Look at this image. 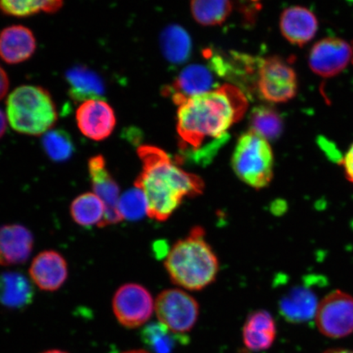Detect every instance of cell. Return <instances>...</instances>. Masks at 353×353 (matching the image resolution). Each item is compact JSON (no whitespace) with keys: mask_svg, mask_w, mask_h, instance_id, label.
Returning a JSON list of instances; mask_svg holds the SVG:
<instances>
[{"mask_svg":"<svg viewBox=\"0 0 353 353\" xmlns=\"http://www.w3.org/2000/svg\"><path fill=\"white\" fill-rule=\"evenodd\" d=\"M236 175L250 187L260 190L271 183L274 157L268 140L250 130L238 139L232 158Z\"/></svg>","mask_w":353,"mask_h":353,"instance_id":"5b68a950","label":"cell"},{"mask_svg":"<svg viewBox=\"0 0 353 353\" xmlns=\"http://www.w3.org/2000/svg\"><path fill=\"white\" fill-rule=\"evenodd\" d=\"M37 50V41L29 28L14 25L0 32V57L6 63L15 65L28 60Z\"/></svg>","mask_w":353,"mask_h":353,"instance_id":"2e32d148","label":"cell"},{"mask_svg":"<svg viewBox=\"0 0 353 353\" xmlns=\"http://www.w3.org/2000/svg\"><path fill=\"white\" fill-rule=\"evenodd\" d=\"M242 334L245 345L250 350H267L276 339V322L268 311H255L248 316Z\"/></svg>","mask_w":353,"mask_h":353,"instance_id":"d6986e66","label":"cell"},{"mask_svg":"<svg viewBox=\"0 0 353 353\" xmlns=\"http://www.w3.org/2000/svg\"><path fill=\"white\" fill-rule=\"evenodd\" d=\"M63 1H0V11L4 14L17 17H28L38 14L41 12L54 13L63 8Z\"/></svg>","mask_w":353,"mask_h":353,"instance_id":"4316f807","label":"cell"},{"mask_svg":"<svg viewBox=\"0 0 353 353\" xmlns=\"http://www.w3.org/2000/svg\"><path fill=\"white\" fill-rule=\"evenodd\" d=\"M353 59L350 43L338 38H325L312 47L308 63L312 72L330 78L343 72Z\"/></svg>","mask_w":353,"mask_h":353,"instance_id":"8fae6325","label":"cell"},{"mask_svg":"<svg viewBox=\"0 0 353 353\" xmlns=\"http://www.w3.org/2000/svg\"><path fill=\"white\" fill-rule=\"evenodd\" d=\"M7 129V119L6 114L0 109V139L6 134Z\"/></svg>","mask_w":353,"mask_h":353,"instance_id":"1f68e13d","label":"cell"},{"mask_svg":"<svg viewBox=\"0 0 353 353\" xmlns=\"http://www.w3.org/2000/svg\"><path fill=\"white\" fill-rule=\"evenodd\" d=\"M323 353H353L352 351L350 350H346V348H330V350L325 351Z\"/></svg>","mask_w":353,"mask_h":353,"instance_id":"d6a6232c","label":"cell"},{"mask_svg":"<svg viewBox=\"0 0 353 353\" xmlns=\"http://www.w3.org/2000/svg\"><path fill=\"white\" fill-rule=\"evenodd\" d=\"M232 3L229 1H192L191 10L199 24L209 26L221 25L230 15Z\"/></svg>","mask_w":353,"mask_h":353,"instance_id":"d4e9b609","label":"cell"},{"mask_svg":"<svg viewBox=\"0 0 353 353\" xmlns=\"http://www.w3.org/2000/svg\"><path fill=\"white\" fill-rule=\"evenodd\" d=\"M344 174L348 182L353 185V144L348 149L345 156H344L341 161Z\"/></svg>","mask_w":353,"mask_h":353,"instance_id":"f546056e","label":"cell"},{"mask_svg":"<svg viewBox=\"0 0 353 353\" xmlns=\"http://www.w3.org/2000/svg\"><path fill=\"white\" fill-rule=\"evenodd\" d=\"M113 312L117 320L126 328H137L147 323L154 311L151 293L143 285L128 283L114 295Z\"/></svg>","mask_w":353,"mask_h":353,"instance_id":"9c48e42d","label":"cell"},{"mask_svg":"<svg viewBox=\"0 0 353 353\" xmlns=\"http://www.w3.org/2000/svg\"><path fill=\"white\" fill-rule=\"evenodd\" d=\"M280 26L287 41L295 46H303L314 38L319 21L314 13L307 8L293 6L282 12Z\"/></svg>","mask_w":353,"mask_h":353,"instance_id":"e0dca14e","label":"cell"},{"mask_svg":"<svg viewBox=\"0 0 353 353\" xmlns=\"http://www.w3.org/2000/svg\"><path fill=\"white\" fill-rule=\"evenodd\" d=\"M119 209L123 219L137 220L147 214V202L139 188L130 190L121 196Z\"/></svg>","mask_w":353,"mask_h":353,"instance_id":"f1b7e54d","label":"cell"},{"mask_svg":"<svg viewBox=\"0 0 353 353\" xmlns=\"http://www.w3.org/2000/svg\"><path fill=\"white\" fill-rule=\"evenodd\" d=\"M42 353H68L64 351L59 350H48L43 352Z\"/></svg>","mask_w":353,"mask_h":353,"instance_id":"e575fe53","label":"cell"},{"mask_svg":"<svg viewBox=\"0 0 353 353\" xmlns=\"http://www.w3.org/2000/svg\"><path fill=\"white\" fill-rule=\"evenodd\" d=\"M33 245L32 232L21 225L0 227V265L12 266L25 263L32 254Z\"/></svg>","mask_w":353,"mask_h":353,"instance_id":"9a60e30c","label":"cell"},{"mask_svg":"<svg viewBox=\"0 0 353 353\" xmlns=\"http://www.w3.org/2000/svg\"><path fill=\"white\" fill-rule=\"evenodd\" d=\"M65 81L69 86V95L77 103L103 100L105 92L103 79L86 66L77 65L68 70Z\"/></svg>","mask_w":353,"mask_h":353,"instance_id":"ffe728a7","label":"cell"},{"mask_svg":"<svg viewBox=\"0 0 353 353\" xmlns=\"http://www.w3.org/2000/svg\"><path fill=\"white\" fill-rule=\"evenodd\" d=\"M88 167L94 193L103 201L105 208L104 219L99 227L104 228L122 222L123 218L119 209L120 188L110 175L105 158L101 154L91 157Z\"/></svg>","mask_w":353,"mask_h":353,"instance_id":"30bf717a","label":"cell"},{"mask_svg":"<svg viewBox=\"0 0 353 353\" xmlns=\"http://www.w3.org/2000/svg\"><path fill=\"white\" fill-rule=\"evenodd\" d=\"M251 130L266 140H275L281 134L283 122L274 110L259 105L250 114Z\"/></svg>","mask_w":353,"mask_h":353,"instance_id":"cb8c5ba5","label":"cell"},{"mask_svg":"<svg viewBox=\"0 0 353 353\" xmlns=\"http://www.w3.org/2000/svg\"><path fill=\"white\" fill-rule=\"evenodd\" d=\"M165 267L174 284L180 288L198 291L216 280L219 262L205 239L204 229L195 227L186 237L171 247Z\"/></svg>","mask_w":353,"mask_h":353,"instance_id":"3957f363","label":"cell"},{"mask_svg":"<svg viewBox=\"0 0 353 353\" xmlns=\"http://www.w3.org/2000/svg\"><path fill=\"white\" fill-rule=\"evenodd\" d=\"M30 275L39 289L55 291L61 288L68 276V263L54 250L43 251L33 260Z\"/></svg>","mask_w":353,"mask_h":353,"instance_id":"5bb4252c","label":"cell"},{"mask_svg":"<svg viewBox=\"0 0 353 353\" xmlns=\"http://www.w3.org/2000/svg\"><path fill=\"white\" fill-rule=\"evenodd\" d=\"M34 289L28 278L17 272L0 273V303L11 308H21L32 303Z\"/></svg>","mask_w":353,"mask_h":353,"instance_id":"44dd1931","label":"cell"},{"mask_svg":"<svg viewBox=\"0 0 353 353\" xmlns=\"http://www.w3.org/2000/svg\"><path fill=\"white\" fill-rule=\"evenodd\" d=\"M138 154L143 169L134 185L143 193L149 218L165 222L185 199L200 196L204 192L205 183L201 176L184 171L162 149L141 145Z\"/></svg>","mask_w":353,"mask_h":353,"instance_id":"7a4b0ae2","label":"cell"},{"mask_svg":"<svg viewBox=\"0 0 353 353\" xmlns=\"http://www.w3.org/2000/svg\"><path fill=\"white\" fill-rule=\"evenodd\" d=\"M160 43L165 59L173 64L184 63L192 54L191 37L179 25L167 26L161 34Z\"/></svg>","mask_w":353,"mask_h":353,"instance_id":"7402d4cb","label":"cell"},{"mask_svg":"<svg viewBox=\"0 0 353 353\" xmlns=\"http://www.w3.org/2000/svg\"><path fill=\"white\" fill-rule=\"evenodd\" d=\"M42 145L47 156L55 162L69 160L74 151L72 138L68 132L61 130H50L44 134Z\"/></svg>","mask_w":353,"mask_h":353,"instance_id":"83f0119b","label":"cell"},{"mask_svg":"<svg viewBox=\"0 0 353 353\" xmlns=\"http://www.w3.org/2000/svg\"><path fill=\"white\" fill-rule=\"evenodd\" d=\"M319 303L316 295L305 286H296L279 301L281 315L292 323H303L315 319Z\"/></svg>","mask_w":353,"mask_h":353,"instance_id":"ac0fdd59","label":"cell"},{"mask_svg":"<svg viewBox=\"0 0 353 353\" xmlns=\"http://www.w3.org/2000/svg\"><path fill=\"white\" fill-rule=\"evenodd\" d=\"M215 85V79L210 68L193 64L182 70L172 85L165 88L164 94L170 96L174 103L180 105L193 97L214 90Z\"/></svg>","mask_w":353,"mask_h":353,"instance_id":"4fadbf2b","label":"cell"},{"mask_svg":"<svg viewBox=\"0 0 353 353\" xmlns=\"http://www.w3.org/2000/svg\"><path fill=\"white\" fill-rule=\"evenodd\" d=\"M105 205L94 193L88 192L79 196L70 205V214L77 224L88 227L103 222Z\"/></svg>","mask_w":353,"mask_h":353,"instance_id":"603a6c76","label":"cell"},{"mask_svg":"<svg viewBox=\"0 0 353 353\" xmlns=\"http://www.w3.org/2000/svg\"><path fill=\"white\" fill-rule=\"evenodd\" d=\"M314 319L325 337L348 336L353 333V297L341 290L332 291L319 302Z\"/></svg>","mask_w":353,"mask_h":353,"instance_id":"52a82bcc","label":"cell"},{"mask_svg":"<svg viewBox=\"0 0 353 353\" xmlns=\"http://www.w3.org/2000/svg\"><path fill=\"white\" fill-rule=\"evenodd\" d=\"M6 104L8 123L21 134L43 135L57 120L54 101L50 92L41 87H17L8 97Z\"/></svg>","mask_w":353,"mask_h":353,"instance_id":"277c9868","label":"cell"},{"mask_svg":"<svg viewBox=\"0 0 353 353\" xmlns=\"http://www.w3.org/2000/svg\"><path fill=\"white\" fill-rule=\"evenodd\" d=\"M248 100L241 88L224 85L179 105L176 131L181 162L209 165L229 139L228 131L245 116Z\"/></svg>","mask_w":353,"mask_h":353,"instance_id":"6da1fadb","label":"cell"},{"mask_svg":"<svg viewBox=\"0 0 353 353\" xmlns=\"http://www.w3.org/2000/svg\"><path fill=\"white\" fill-rule=\"evenodd\" d=\"M154 312L159 322L175 334L185 335L196 325L200 306L195 299L182 289H168L158 295Z\"/></svg>","mask_w":353,"mask_h":353,"instance_id":"8992f818","label":"cell"},{"mask_svg":"<svg viewBox=\"0 0 353 353\" xmlns=\"http://www.w3.org/2000/svg\"><path fill=\"white\" fill-rule=\"evenodd\" d=\"M122 353H150L148 351L143 350H130L127 352H123Z\"/></svg>","mask_w":353,"mask_h":353,"instance_id":"836d02e7","label":"cell"},{"mask_svg":"<svg viewBox=\"0 0 353 353\" xmlns=\"http://www.w3.org/2000/svg\"><path fill=\"white\" fill-rule=\"evenodd\" d=\"M257 86L263 99L285 103L297 94L296 73L283 59L270 57L259 63Z\"/></svg>","mask_w":353,"mask_h":353,"instance_id":"ba28073f","label":"cell"},{"mask_svg":"<svg viewBox=\"0 0 353 353\" xmlns=\"http://www.w3.org/2000/svg\"><path fill=\"white\" fill-rule=\"evenodd\" d=\"M143 342L156 353H170L176 341H185V335L175 334L161 322L149 324L142 331Z\"/></svg>","mask_w":353,"mask_h":353,"instance_id":"484cf974","label":"cell"},{"mask_svg":"<svg viewBox=\"0 0 353 353\" xmlns=\"http://www.w3.org/2000/svg\"><path fill=\"white\" fill-rule=\"evenodd\" d=\"M8 88H10V79L6 70L0 65V100L6 96Z\"/></svg>","mask_w":353,"mask_h":353,"instance_id":"4dcf8cb0","label":"cell"},{"mask_svg":"<svg viewBox=\"0 0 353 353\" xmlns=\"http://www.w3.org/2000/svg\"><path fill=\"white\" fill-rule=\"evenodd\" d=\"M76 120L82 134L94 141L109 138L117 125L116 114L104 100H88L81 103L77 110Z\"/></svg>","mask_w":353,"mask_h":353,"instance_id":"7c38bea8","label":"cell"}]
</instances>
